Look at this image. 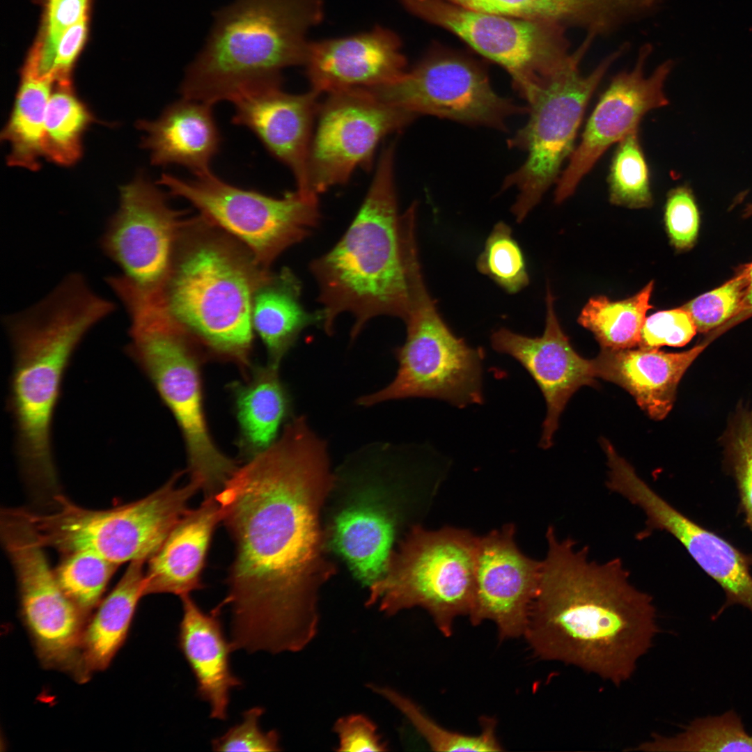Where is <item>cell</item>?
Masks as SVG:
<instances>
[{"label":"cell","mask_w":752,"mask_h":752,"mask_svg":"<svg viewBox=\"0 0 752 752\" xmlns=\"http://www.w3.org/2000/svg\"><path fill=\"white\" fill-rule=\"evenodd\" d=\"M334 481L326 441L299 416L215 494L235 545L220 606L231 608L236 649L297 652L317 636L320 592L336 569L321 524Z\"/></svg>","instance_id":"obj_1"},{"label":"cell","mask_w":752,"mask_h":752,"mask_svg":"<svg viewBox=\"0 0 752 752\" xmlns=\"http://www.w3.org/2000/svg\"><path fill=\"white\" fill-rule=\"evenodd\" d=\"M547 551L523 637L541 660L572 665L620 685L657 632L652 597L620 558L597 563L588 547L546 532Z\"/></svg>","instance_id":"obj_2"},{"label":"cell","mask_w":752,"mask_h":752,"mask_svg":"<svg viewBox=\"0 0 752 752\" xmlns=\"http://www.w3.org/2000/svg\"><path fill=\"white\" fill-rule=\"evenodd\" d=\"M114 310L82 274L72 273L39 301L4 319L13 354L7 407L19 467L32 486L57 489L52 430L63 377L84 336Z\"/></svg>","instance_id":"obj_3"},{"label":"cell","mask_w":752,"mask_h":752,"mask_svg":"<svg viewBox=\"0 0 752 752\" xmlns=\"http://www.w3.org/2000/svg\"><path fill=\"white\" fill-rule=\"evenodd\" d=\"M269 273L233 237L201 217L191 219L148 310L167 315L207 356L233 363L246 375L252 367L253 296Z\"/></svg>","instance_id":"obj_4"},{"label":"cell","mask_w":752,"mask_h":752,"mask_svg":"<svg viewBox=\"0 0 752 752\" xmlns=\"http://www.w3.org/2000/svg\"><path fill=\"white\" fill-rule=\"evenodd\" d=\"M395 144L379 157L367 194L340 240L313 260L310 270L318 289L322 327L334 331L343 313L354 318L353 340L373 318L405 320L409 307L401 214L394 180Z\"/></svg>","instance_id":"obj_5"},{"label":"cell","mask_w":752,"mask_h":752,"mask_svg":"<svg viewBox=\"0 0 752 752\" xmlns=\"http://www.w3.org/2000/svg\"><path fill=\"white\" fill-rule=\"evenodd\" d=\"M322 17L320 0H237L217 14L186 70L182 97L214 105L282 83L281 70L304 65L307 31Z\"/></svg>","instance_id":"obj_6"},{"label":"cell","mask_w":752,"mask_h":752,"mask_svg":"<svg viewBox=\"0 0 752 752\" xmlns=\"http://www.w3.org/2000/svg\"><path fill=\"white\" fill-rule=\"evenodd\" d=\"M130 322L125 351L173 414L185 441L190 481L205 496L214 495L238 466L218 448L209 430L201 378L205 352L166 315Z\"/></svg>","instance_id":"obj_7"},{"label":"cell","mask_w":752,"mask_h":752,"mask_svg":"<svg viewBox=\"0 0 752 752\" xmlns=\"http://www.w3.org/2000/svg\"><path fill=\"white\" fill-rule=\"evenodd\" d=\"M182 474L175 473L141 499L111 509H86L56 494L48 510H17L43 548L63 554L88 551L118 565L146 561L189 510V501L200 489L191 481L178 487Z\"/></svg>","instance_id":"obj_8"},{"label":"cell","mask_w":752,"mask_h":752,"mask_svg":"<svg viewBox=\"0 0 752 752\" xmlns=\"http://www.w3.org/2000/svg\"><path fill=\"white\" fill-rule=\"evenodd\" d=\"M478 541L467 529L414 526L370 585L367 605L389 616L422 608L441 634L451 636L455 620L472 609Z\"/></svg>","instance_id":"obj_9"},{"label":"cell","mask_w":752,"mask_h":752,"mask_svg":"<svg viewBox=\"0 0 752 752\" xmlns=\"http://www.w3.org/2000/svg\"><path fill=\"white\" fill-rule=\"evenodd\" d=\"M595 39L586 35L566 62L539 88L528 102V122L508 141L510 147L528 153L524 164L505 179L502 187H513L518 190L511 209L518 223L526 219L549 187L556 182L563 162L574 150V141L590 97L610 67L629 49V44H622L590 73L583 76L579 65Z\"/></svg>","instance_id":"obj_10"},{"label":"cell","mask_w":752,"mask_h":752,"mask_svg":"<svg viewBox=\"0 0 752 752\" xmlns=\"http://www.w3.org/2000/svg\"><path fill=\"white\" fill-rule=\"evenodd\" d=\"M409 307L404 320L406 338L395 350L398 368L380 390L357 403L370 407L409 398L441 400L459 408L484 402V350L457 336L440 315L423 275L409 281Z\"/></svg>","instance_id":"obj_11"},{"label":"cell","mask_w":752,"mask_h":752,"mask_svg":"<svg viewBox=\"0 0 752 752\" xmlns=\"http://www.w3.org/2000/svg\"><path fill=\"white\" fill-rule=\"evenodd\" d=\"M159 184L189 201L200 217L240 242L260 267L306 239L320 222L318 195L296 190L280 198L232 185L212 171L185 180L162 174Z\"/></svg>","instance_id":"obj_12"},{"label":"cell","mask_w":752,"mask_h":752,"mask_svg":"<svg viewBox=\"0 0 752 752\" xmlns=\"http://www.w3.org/2000/svg\"><path fill=\"white\" fill-rule=\"evenodd\" d=\"M409 11L457 36L510 75L527 102L567 60L566 27L467 9L446 0H400Z\"/></svg>","instance_id":"obj_13"},{"label":"cell","mask_w":752,"mask_h":752,"mask_svg":"<svg viewBox=\"0 0 752 752\" xmlns=\"http://www.w3.org/2000/svg\"><path fill=\"white\" fill-rule=\"evenodd\" d=\"M1 538L16 576L22 618L41 664L84 682L90 675L82 654L87 617L62 590L27 524H6Z\"/></svg>","instance_id":"obj_14"},{"label":"cell","mask_w":752,"mask_h":752,"mask_svg":"<svg viewBox=\"0 0 752 752\" xmlns=\"http://www.w3.org/2000/svg\"><path fill=\"white\" fill-rule=\"evenodd\" d=\"M327 95L320 103L307 164L308 190L317 195L346 183L357 168L368 169L379 141L416 118L367 88Z\"/></svg>","instance_id":"obj_15"},{"label":"cell","mask_w":752,"mask_h":752,"mask_svg":"<svg viewBox=\"0 0 752 752\" xmlns=\"http://www.w3.org/2000/svg\"><path fill=\"white\" fill-rule=\"evenodd\" d=\"M367 89L416 117L428 114L499 129L508 117L528 111L498 95L481 68L455 56H430L395 80Z\"/></svg>","instance_id":"obj_16"},{"label":"cell","mask_w":752,"mask_h":752,"mask_svg":"<svg viewBox=\"0 0 752 752\" xmlns=\"http://www.w3.org/2000/svg\"><path fill=\"white\" fill-rule=\"evenodd\" d=\"M169 205L155 185L139 177L120 189V204L100 245L139 291H160L170 274L180 235L189 219Z\"/></svg>","instance_id":"obj_17"},{"label":"cell","mask_w":752,"mask_h":752,"mask_svg":"<svg viewBox=\"0 0 752 752\" xmlns=\"http://www.w3.org/2000/svg\"><path fill=\"white\" fill-rule=\"evenodd\" d=\"M652 51L651 44L643 45L633 68L613 77L587 122L579 145L556 182V203L570 197L604 152L638 130L648 111L668 104L664 88L674 62H662L646 77L645 65Z\"/></svg>","instance_id":"obj_18"},{"label":"cell","mask_w":752,"mask_h":752,"mask_svg":"<svg viewBox=\"0 0 752 752\" xmlns=\"http://www.w3.org/2000/svg\"><path fill=\"white\" fill-rule=\"evenodd\" d=\"M541 569L519 549L514 524L478 536L470 622H492L501 641L523 636Z\"/></svg>","instance_id":"obj_19"},{"label":"cell","mask_w":752,"mask_h":752,"mask_svg":"<svg viewBox=\"0 0 752 752\" xmlns=\"http://www.w3.org/2000/svg\"><path fill=\"white\" fill-rule=\"evenodd\" d=\"M554 301L547 288L542 336L529 337L502 327L490 337L492 348L517 361L542 393L547 411L539 446L544 449L553 445L561 414L572 395L583 386L597 384L594 359H586L574 350L560 325Z\"/></svg>","instance_id":"obj_20"},{"label":"cell","mask_w":752,"mask_h":752,"mask_svg":"<svg viewBox=\"0 0 752 752\" xmlns=\"http://www.w3.org/2000/svg\"><path fill=\"white\" fill-rule=\"evenodd\" d=\"M613 489L642 510L648 529L664 531L676 538L723 588L728 604L742 605L752 613V576L745 557L738 550L675 509L641 479L633 467L618 473Z\"/></svg>","instance_id":"obj_21"},{"label":"cell","mask_w":752,"mask_h":752,"mask_svg":"<svg viewBox=\"0 0 752 752\" xmlns=\"http://www.w3.org/2000/svg\"><path fill=\"white\" fill-rule=\"evenodd\" d=\"M319 95L312 90L290 94L282 90L281 83L246 92L231 101L232 123L251 131L273 157L290 169L297 190L304 193H312L308 187L307 164Z\"/></svg>","instance_id":"obj_22"},{"label":"cell","mask_w":752,"mask_h":752,"mask_svg":"<svg viewBox=\"0 0 752 752\" xmlns=\"http://www.w3.org/2000/svg\"><path fill=\"white\" fill-rule=\"evenodd\" d=\"M311 90L319 93L380 86L405 72L398 36L389 29L309 42L304 63Z\"/></svg>","instance_id":"obj_23"},{"label":"cell","mask_w":752,"mask_h":752,"mask_svg":"<svg viewBox=\"0 0 752 752\" xmlns=\"http://www.w3.org/2000/svg\"><path fill=\"white\" fill-rule=\"evenodd\" d=\"M704 347L675 353L640 347L601 348L594 359L597 378L625 389L650 418L660 421L671 410L681 378Z\"/></svg>","instance_id":"obj_24"},{"label":"cell","mask_w":752,"mask_h":752,"mask_svg":"<svg viewBox=\"0 0 752 752\" xmlns=\"http://www.w3.org/2000/svg\"><path fill=\"white\" fill-rule=\"evenodd\" d=\"M221 522L215 495L189 510L148 560L145 595L171 593L180 597L203 588L201 575L217 524Z\"/></svg>","instance_id":"obj_25"},{"label":"cell","mask_w":752,"mask_h":752,"mask_svg":"<svg viewBox=\"0 0 752 752\" xmlns=\"http://www.w3.org/2000/svg\"><path fill=\"white\" fill-rule=\"evenodd\" d=\"M210 104L182 97L154 120H141L143 146L157 166L180 165L194 176L211 171L221 146V134Z\"/></svg>","instance_id":"obj_26"},{"label":"cell","mask_w":752,"mask_h":752,"mask_svg":"<svg viewBox=\"0 0 752 752\" xmlns=\"http://www.w3.org/2000/svg\"><path fill=\"white\" fill-rule=\"evenodd\" d=\"M182 617L179 624L178 646L196 682L197 694L207 702L210 717L227 718L230 692L242 684L231 671L230 654L233 648L224 633L219 609L204 612L190 595L181 597Z\"/></svg>","instance_id":"obj_27"},{"label":"cell","mask_w":752,"mask_h":752,"mask_svg":"<svg viewBox=\"0 0 752 752\" xmlns=\"http://www.w3.org/2000/svg\"><path fill=\"white\" fill-rule=\"evenodd\" d=\"M249 371L244 382L229 385L239 429L237 446L246 460L278 439L292 412L291 396L279 367L267 363Z\"/></svg>","instance_id":"obj_28"},{"label":"cell","mask_w":752,"mask_h":752,"mask_svg":"<svg viewBox=\"0 0 752 752\" xmlns=\"http://www.w3.org/2000/svg\"><path fill=\"white\" fill-rule=\"evenodd\" d=\"M301 283L288 268L270 272L254 292L251 322L266 347L268 363L279 367L304 329L322 322L320 311H307L301 302Z\"/></svg>","instance_id":"obj_29"},{"label":"cell","mask_w":752,"mask_h":752,"mask_svg":"<svg viewBox=\"0 0 752 752\" xmlns=\"http://www.w3.org/2000/svg\"><path fill=\"white\" fill-rule=\"evenodd\" d=\"M331 538L354 574L370 585L382 575L395 535L391 515L379 506H350L334 519Z\"/></svg>","instance_id":"obj_30"},{"label":"cell","mask_w":752,"mask_h":752,"mask_svg":"<svg viewBox=\"0 0 752 752\" xmlns=\"http://www.w3.org/2000/svg\"><path fill=\"white\" fill-rule=\"evenodd\" d=\"M145 562L130 563L119 582L100 603L85 627L82 654L90 674L107 668L125 640L138 602L145 595Z\"/></svg>","instance_id":"obj_31"},{"label":"cell","mask_w":752,"mask_h":752,"mask_svg":"<svg viewBox=\"0 0 752 752\" xmlns=\"http://www.w3.org/2000/svg\"><path fill=\"white\" fill-rule=\"evenodd\" d=\"M54 83L22 75L10 118L1 132L10 166L36 171L44 155L45 122Z\"/></svg>","instance_id":"obj_32"},{"label":"cell","mask_w":752,"mask_h":752,"mask_svg":"<svg viewBox=\"0 0 752 752\" xmlns=\"http://www.w3.org/2000/svg\"><path fill=\"white\" fill-rule=\"evenodd\" d=\"M653 286L650 281L634 296L620 301L593 297L581 311L579 323L593 333L601 348L639 347L646 313L652 308L650 299Z\"/></svg>","instance_id":"obj_33"},{"label":"cell","mask_w":752,"mask_h":752,"mask_svg":"<svg viewBox=\"0 0 752 752\" xmlns=\"http://www.w3.org/2000/svg\"><path fill=\"white\" fill-rule=\"evenodd\" d=\"M94 120L72 81L54 84L45 113V157L63 166L77 162L82 153L83 134Z\"/></svg>","instance_id":"obj_34"},{"label":"cell","mask_w":752,"mask_h":752,"mask_svg":"<svg viewBox=\"0 0 752 752\" xmlns=\"http://www.w3.org/2000/svg\"><path fill=\"white\" fill-rule=\"evenodd\" d=\"M368 687L399 711L432 751L441 752L503 751L502 745L496 735V722L493 718L484 717L481 719L480 733L464 734L441 726L412 699L391 687L372 683L369 684Z\"/></svg>","instance_id":"obj_35"},{"label":"cell","mask_w":752,"mask_h":752,"mask_svg":"<svg viewBox=\"0 0 752 752\" xmlns=\"http://www.w3.org/2000/svg\"><path fill=\"white\" fill-rule=\"evenodd\" d=\"M634 751L663 752L752 751V736L733 710L698 718L673 736L657 735Z\"/></svg>","instance_id":"obj_36"},{"label":"cell","mask_w":752,"mask_h":752,"mask_svg":"<svg viewBox=\"0 0 752 752\" xmlns=\"http://www.w3.org/2000/svg\"><path fill=\"white\" fill-rule=\"evenodd\" d=\"M479 12L546 20L581 29L593 17L599 0H446Z\"/></svg>","instance_id":"obj_37"},{"label":"cell","mask_w":752,"mask_h":752,"mask_svg":"<svg viewBox=\"0 0 752 752\" xmlns=\"http://www.w3.org/2000/svg\"><path fill=\"white\" fill-rule=\"evenodd\" d=\"M608 182L609 198L613 204L631 208L652 205L649 169L638 130L618 142L610 166Z\"/></svg>","instance_id":"obj_38"},{"label":"cell","mask_w":752,"mask_h":752,"mask_svg":"<svg viewBox=\"0 0 752 752\" xmlns=\"http://www.w3.org/2000/svg\"><path fill=\"white\" fill-rule=\"evenodd\" d=\"M118 566L95 553L77 551L64 554L54 573L64 593L88 617Z\"/></svg>","instance_id":"obj_39"},{"label":"cell","mask_w":752,"mask_h":752,"mask_svg":"<svg viewBox=\"0 0 752 752\" xmlns=\"http://www.w3.org/2000/svg\"><path fill=\"white\" fill-rule=\"evenodd\" d=\"M476 267L509 294H515L529 284V276L522 249L511 228L496 223L487 237Z\"/></svg>","instance_id":"obj_40"},{"label":"cell","mask_w":752,"mask_h":752,"mask_svg":"<svg viewBox=\"0 0 752 752\" xmlns=\"http://www.w3.org/2000/svg\"><path fill=\"white\" fill-rule=\"evenodd\" d=\"M88 0H49L47 22L40 45L32 52L22 75L51 79V71L59 40L71 26L86 17Z\"/></svg>","instance_id":"obj_41"},{"label":"cell","mask_w":752,"mask_h":752,"mask_svg":"<svg viewBox=\"0 0 752 752\" xmlns=\"http://www.w3.org/2000/svg\"><path fill=\"white\" fill-rule=\"evenodd\" d=\"M747 265L736 276L703 294L682 307L691 315L697 331L707 332L739 314L749 285Z\"/></svg>","instance_id":"obj_42"},{"label":"cell","mask_w":752,"mask_h":752,"mask_svg":"<svg viewBox=\"0 0 752 752\" xmlns=\"http://www.w3.org/2000/svg\"><path fill=\"white\" fill-rule=\"evenodd\" d=\"M696 326L690 315L681 308L657 312L645 318L639 347H682L695 336Z\"/></svg>","instance_id":"obj_43"},{"label":"cell","mask_w":752,"mask_h":752,"mask_svg":"<svg viewBox=\"0 0 752 752\" xmlns=\"http://www.w3.org/2000/svg\"><path fill=\"white\" fill-rule=\"evenodd\" d=\"M265 710L254 707L243 713V720L212 741L215 751H279L280 736L276 730L263 732L259 719Z\"/></svg>","instance_id":"obj_44"},{"label":"cell","mask_w":752,"mask_h":752,"mask_svg":"<svg viewBox=\"0 0 752 752\" xmlns=\"http://www.w3.org/2000/svg\"><path fill=\"white\" fill-rule=\"evenodd\" d=\"M664 217L673 245L679 250L691 248L698 235L699 214L694 196L688 187H677L669 192Z\"/></svg>","instance_id":"obj_45"},{"label":"cell","mask_w":752,"mask_h":752,"mask_svg":"<svg viewBox=\"0 0 752 752\" xmlns=\"http://www.w3.org/2000/svg\"><path fill=\"white\" fill-rule=\"evenodd\" d=\"M729 451L742 504L752 526V413L739 418L730 438Z\"/></svg>","instance_id":"obj_46"},{"label":"cell","mask_w":752,"mask_h":752,"mask_svg":"<svg viewBox=\"0 0 752 752\" xmlns=\"http://www.w3.org/2000/svg\"><path fill=\"white\" fill-rule=\"evenodd\" d=\"M338 738L335 749L340 752H383L389 746L376 724L363 714H350L338 719L333 726Z\"/></svg>","instance_id":"obj_47"},{"label":"cell","mask_w":752,"mask_h":752,"mask_svg":"<svg viewBox=\"0 0 752 752\" xmlns=\"http://www.w3.org/2000/svg\"><path fill=\"white\" fill-rule=\"evenodd\" d=\"M86 34V17L68 29L57 46L51 71L54 84L71 82V70Z\"/></svg>","instance_id":"obj_48"},{"label":"cell","mask_w":752,"mask_h":752,"mask_svg":"<svg viewBox=\"0 0 752 752\" xmlns=\"http://www.w3.org/2000/svg\"><path fill=\"white\" fill-rule=\"evenodd\" d=\"M749 268L750 281L739 314L752 313V263L749 264Z\"/></svg>","instance_id":"obj_49"},{"label":"cell","mask_w":752,"mask_h":752,"mask_svg":"<svg viewBox=\"0 0 752 752\" xmlns=\"http://www.w3.org/2000/svg\"><path fill=\"white\" fill-rule=\"evenodd\" d=\"M745 212H746V214H747V215H751L752 214V204L748 205V207L746 209Z\"/></svg>","instance_id":"obj_50"}]
</instances>
